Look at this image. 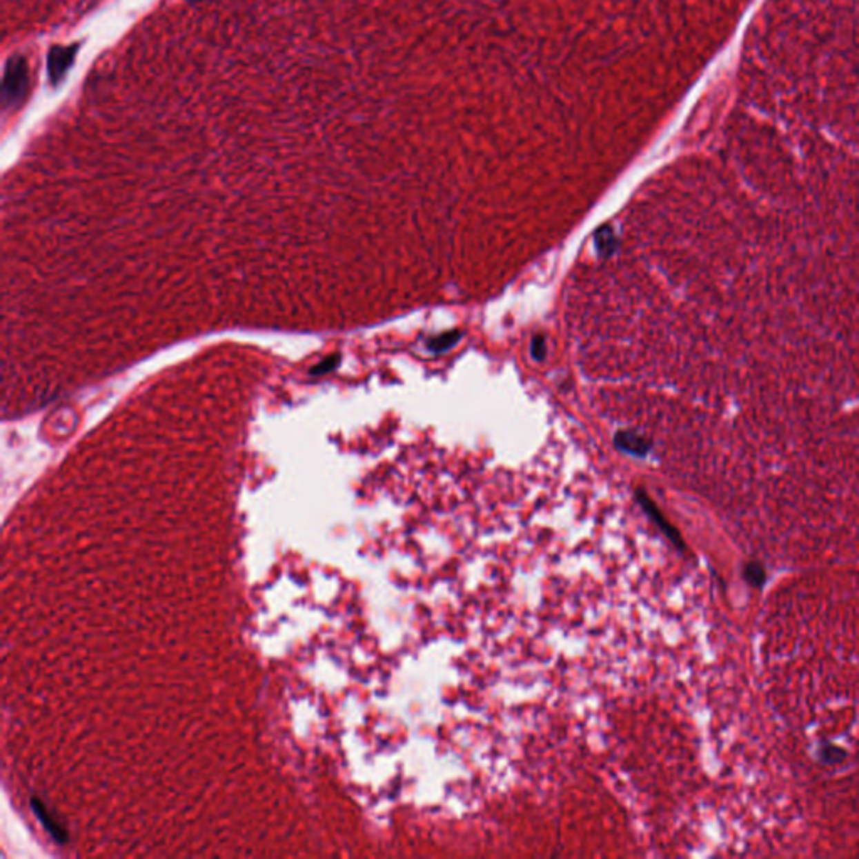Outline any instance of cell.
<instances>
[{"label":"cell","mask_w":859,"mask_h":859,"mask_svg":"<svg viewBox=\"0 0 859 859\" xmlns=\"http://www.w3.org/2000/svg\"><path fill=\"white\" fill-rule=\"evenodd\" d=\"M531 351L535 359H542V357L546 356V344H544V341L540 339V337H535L534 343H532Z\"/></svg>","instance_id":"cell-6"},{"label":"cell","mask_w":859,"mask_h":859,"mask_svg":"<svg viewBox=\"0 0 859 859\" xmlns=\"http://www.w3.org/2000/svg\"><path fill=\"white\" fill-rule=\"evenodd\" d=\"M26 88V69L21 59H12L6 72V96L17 98Z\"/></svg>","instance_id":"cell-1"},{"label":"cell","mask_w":859,"mask_h":859,"mask_svg":"<svg viewBox=\"0 0 859 859\" xmlns=\"http://www.w3.org/2000/svg\"><path fill=\"white\" fill-rule=\"evenodd\" d=\"M34 811L37 812L39 819H41L42 824H44V826L48 827V829L50 831V833H52L54 836H56V838L59 839V841H64V834H62V831L59 829V827H57V824H56V822H50V821H49V816L46 814L44 807H42L41 804L34 802Z\"/></svg>","instance_id":"cell-5"},{"label":"cell","mask_w":859,"mask_h":859,"mask_svg":"<svg viewBox=\"0 0 859 859\" xmlns=\"http://www.w3.org/2000/svg\"><path fill=\"white\" fill-rule=\"evenodd\" d=\"M616 247V237L613 235L611 227L604 225L596 233V248L601 255H609Z\"/></svg>","instance_id":"cell-3"},{"label":"cell","mask_w":859,"mask_h":859,"mask_svg":"<svg viewBox=\"0 0 859 859\" xmlns=\"http://www.w3.org/2000/svg\"><path fill=\"white\" fill-rule=\"evenodd\" d=\"M460 339V333H445L440 334V336L433 337V339L428 341V348L433 353H440L448 349L450 346H453L457 341Z\"/></svg>","instance_id":"cell-4"},{"label":"cell","mask_w":859,"mask_h":859,"mask_svg":"<svg viewBox=\"0 0 859 859\" xmlns=\"http://www.w3.org/2000/svg\"><path fill=\"white\" fill-rule=\"evenodd\" d=\"M614 443H616L618 448H621L623 452L629 455H635V457H644L648 453V443L641 437H638V435L631 433V431H621V433H618Z\"/></svg>","instance_id":"cell-2"}]
</instances>
